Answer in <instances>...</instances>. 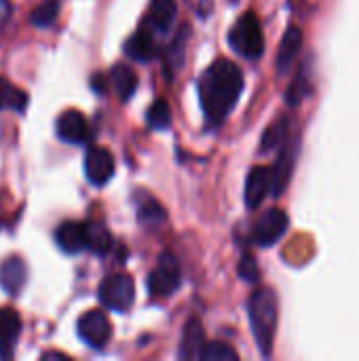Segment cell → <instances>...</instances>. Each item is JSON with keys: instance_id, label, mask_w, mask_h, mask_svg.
Returning <instances> with one entry per match:
<instances>
[{"instance_id": "6da1fadb", "label": "cell", "mask_w": 359, "mask_h": 361, "mask_svg": "<svg viewBox=\"0 0 359 361\" xmlns=\"http://www.w3.org/2000/svg\"><path fill=\"white\" fill-rule=\"evenodd\" d=\"M243 91V72L231 59H216L199 78V102L209 125H220Z\"/></svg>"}, {"instance_id": "7a4b0ae2", "label": "cell", "mask_w": 359, "mask_h": 361, "mask_svg": "<svg viewBox=\"0 0 359 361\" xmlns=\"http://www.w3.org/2000/svg\"><path fill=\"white\" fill-rule=\"evenodd\" d=\"M248 315L252 334L256 338V345L262 355H271L275 332H277V319H279V305L277 296L271 288H260L250 296L248 302Z\"/></svg>"}, {"instance_id": "3957f363", "label": "cell", "mask_w": 359, "mask_h": 361, "mask_svg": "<svg viewBox=\"0 0 359 361\" xmlns=\"http://www.w3.org/2000/svg\"><path fill=\"white\" fill-rule=\"evenodd\" d=\"M229 44L245 59H258L264 53V34L256 13H243L229 32Z\"/></svg>"}, {"instance_id": "277c9868", "label": "cell", "mask_w": 359, "mask_h": 361, "mask_svg": "<svg viewBox=\"0 0 359 361\" xmlns=\"http://www.w3.org/2000/svg\"><path fill=\"white\" fill-rule=\"evenodd\" d=\"M182 283V271L174 254L163 252L157 260V267L148 275V292L157 298L171 296Z\"/></svg>"}, {"instance_id": "5b68a950", "label": "cell", "mask_w": 359, "mask_h": 361, "mask_svg": "<svg viewBox=\"0 0 359 361\" xmlns=\"http://www.w3.org/2000/svg\"><path fill=\"white\" fill-rule=\"evenodd\" d=\"M99 300L106 309L125 313L135 300V286L129 275H112L99 283Z\"/></svg>"}, {"instance_id": "8992f818", "label": "cell", "mask_w": 359, "mask_h": 361, "mask_svg": "<svg viewBox=\"0 0 359 361\" xmlns=\"http://www.w3.org/2000/svg\"><path fill=\"white\" fill-rule=\"evenodd\" d=\"M288 226H290V218L284 209H279V207L267 209L258 218V222L252 231V241L260 247H271L286 235Z\"/></svg>"}, {"instance_id": "52a82bcc", "label": "cell", "mask_w": 359, "mask_h": 361, "mask_svg": "<svg viewBox=\"0 0 359 361\" xmlns=\"http://www.w3.org/2000/svg\"><path fill=\"white\" fill-rule=\"evenodd\" d=\"M78 336L83 343H87L93 349H104L112 336V324L108 319V315L104 311H87L80 319H78Z\"/></svg>"}, {"instance_id": "ba28073f", "label": "cell", "mask_w": 359, "mask_h": 361, "mask_svg": "<svg viewBox=\"0 0 359 361\" xmlns=\"http://www.w3.org/2000/svg\"><path fill=\"white\" fill-rule=\"evenodd\" d=\"M85 173H87V180L95 186H104L106 182H110L114 173V159L110 150L99 148V146L89 148L85 157Z\"/></svg>"}, {"instance_id": "9c48e42d", "label": "cell", "mask_w": 359, "mask_h": 361, "mask_svg": "<svg viewBox=\"0 0 359 361\" xmlns=\"http://www.w3.org/2000/svg\"><path fill=\"white\" fill-rule=\"evenodd\" d=\"M57 135L68 144H85L89 137V123L78 110H66L57 116Z\"/></svg>"}, {"instance_id": "30bf717a", "label": "cell", "mask_w": 359, "mask_h": 361, "mask_svg": "<svg viewBox=\"0 0 359 361\" xmlns=\"http://www.w3.org/2000/svg\"><path fill=\"white\" fill-rule=\"evenodd\" d=\"M300 49H303V30L296 27V25H290L286 30V34L281 38V44H279V51H277V63H275V68H277V74L279 76H284V74L290 72V68L296 61Z\"/></svg>"}, {"instance_id": "8fae6325", "label": "cell", "mask_w": 359, "mask_h": 361, "mask_svg": "<svg viewBox=\"0 0 359 361\" xmlns=\"http://www.w3.org/2000/svg\"><path fill=\"white\" fill-rule=\"evenodd\" d=\"M269 192H271V169L254 167L245 180V205L250 209H258Z\"/></svg>"}, {"instance_id": "7c38bea8", "label": "cell", "mask_w": 359, "mask_h": 361, "mask_svg": "<svg viewBox=\"0 0 359 361\" xmlns=\"http://www.w3.org/2000/svg\"><path fill=\"white\" fill-rule=\"evenodd\" d=\"M294 163H296V142H290L286 144L284 152L279 154L275 167L271 169V192L273 195H281L292 178V169H294Z\"/></svg>"}, {"instance_id": "4fadbf2b", "label": "cell", "mask_w": 359, "mask_h": 361, "mask_svg": "<svg viewBox=\"0 0 359 361\" xmlns=\"http://www.w3.org/2000/svg\"><path fill=\"white\" fill-rule=\"evenodd\" d=\"M28 281V267L21 258L13 256L0 264V286L8 296H17Z\"/></svg>"}, {"instance_id": "5bb4252c", "label": "cell", "mask_w": 359, "mask_h": 361, "mask_svg": "<svg viewBox=\"0 0 359 361\" xmlns=\"http://www.w3.org/2000/svg\"><path fill=\"white\" fill-rule=\"evenodd\" d=\"M19 334H21V319L17 311L8 307L0 309V355L11 357Z\"/></svg>"}, {"instance_id": "9a60e30c", "label": "cell", "mask_w": 359, "mask_h": 361, "mask_svg": "<svg viewBox=\"0 0 359 361\" xmlns=\"http://www.w3.org/2000/svg\"><path fill=\"white\" fill-rule=\"evenodd\" d=\"M205 347V332L199 319H190L184 328L182 334V345H180V357L182 360H199L201 351Z\"/></svg>"}, {"instance_id": "2e32d148", "label": "cell", "mask_w": 359, "mask_h": 361, "mask_svg": "<svg viewBox=\"0 0 359 361\" xmlns=\"http://www.w3.org/2000/svg\"><path fill=\"white\" fill-rule=\"evenodd\" d=\"M154 51H157L154 38L146 27L131 34L125 42V55L135 61H150L154 57Z\"/></svg>"}, {"instance_id": "e0dca14e", "label": "cell", "mask_w": 359, "mask_h": 361, "mask_svg": "<svg viewBox=\"0 0 359 361\" xmlns=\"http://www.w3.org/2000/svg\"><path fill=\"white\" fill-rule=\"evenodd\" d=\"M55 241L61 252L66 254H78L85 250V228L78 222H63L55 231Z\"/></svg>"}, {"instance_id": "ac0fdd59", "label": "cell", "mask_w": 359, "mask_h": 361, "mask_svg": "<svg viewBox=\"0 0 359 361\" xmlns=\"http://www.w3.org/2000/svg\"><path fill=\"white\" fill-rule=\"evenodd\" d=\"M83 228H85V247H89L93 254H106L112 247V235L104 222L89 220L87 224H83Z\"/></svg>"}, {"instance_id": "d6986e66", "label": "cell", "mask_w": 359, "mask_h": 361, "mask_svg": "<svg viewBox=\"0 0 359 361\" xmlns=\"http://www.w3.org/2000/svg\"><path fill=\"white\" fill-rule=\"evenodd\" d=\"M178 6L176 0H150V8H148V17L146 21L161 32H167L176 19Z\"/></svg>"}, {"instance_id": "ffe728a7", "label": "cell", "mask_w": 359, "mask_h": 361, "mask_svg": "<svg viewBox=\"0 0 359 361\" xmlns=\"http://www.w3.org/2000/svg\"><path fill=\"white\" fill-rule=\"evenodd\" d=\"M110 78H112V85H114V91H116L118 99H121V102L131 99V95L135 93V87H138V76H135V72H133L129 66H125V63H116V66L112 68Z\"/></svg>"}, {"instance_id": "44dd1931", "label": "cell", "mask_w": 359, "mask_h": 361, "mask_svg": "<svg viewBox=\"0 0 359 361\" xmlns=\"http://www.w3.org/2000/svg\"><path fill=\"white\" fill-rule=\"evenodd\" d=\"M28 106V93L17 89L13 82L0 76V110H17L23 112Z\"/></svg>"}, {"instance_id": "7402d4cb", "label": "cell", "mask_w": 359, "mask_h": 361, "mask_svg": "<svg viewBox=\"0 0 359 361\" xmlns=\"http://www.w3.org/2000/svg\"><path fill=\"white\" fill-rule=\"evenodd\" d=\"M138 220L146 226H159L167 220V214L163 209V205L150 197H144V201L138 207Z\"/></svg>"}, {"instance_id": "603a6c76", "label": "cell", "mask_w": 359, "mask_h": 361, "mask_svg": "<svg viewBox=\"0 0 359 361\" xmlns=\"http://www.w3.org/2000/svg\"><path fill=\"white\" fill-rule=\"evenodd\" d=\"M59 6H61L59 0H44L40 6H36L30 13V23L36 27H49L59 17Z\"/></svg>"}, {"instance_id": "cb8c5ba5", "label": "cell", "mask_w": 359, "mask_h": 361, "mask_svg": "<svg viewBox=\"0 0 359 361\" xmlns=\"http://www.w3.org/2000/svg\"><path fill=\"white\" fill-rule=\"evenodd\" d=\"M288 123H290V118L284 116V118H279L277 123H273L267 129V133L262 137V146H260L262 152H269V150H273V148H277L279 144L286 142V137H288Z\"/></svg>"}, {"instance_id": "d4e9b609", "label": "cell", "mask_w": 359, "mask_h": 361, "mask_svg": "<svg viewBox=\"0 0 359 361\" xmlns=\"http://www.w3.org/2000/svg\"><path fill=\"white\" fill-rule=\"evenodd\" d=\"M146 121H148V125H150L152 129H159V131L167 129V127L171 125V112H169L167 102H165V99H157V102L148 108Z\"/></svg>"}, {"instance_id": "484cf974", "label": "cell", "mask_w": 359, "mask_h": 361, "mask_svg": "<svg viewBox=\"0 0 359 361\" xmlns=\"http://www.w3.org/2000/svg\"><path fill=\"white\" fill-rule=\"evenodd\" d=\"M203 361H237L239 355L237 351L231 347V345H224V343H209L203 347L201 351V357Z\"/></svg>"}, {"instance_id": "4316f807", "label": "cell", "mask_w": 359, "mask_h": 361, "mask_svg": "<svg viewBox=\"0 0 359 361\" xmlns=\"http://www.w3.org/2000/svg\"><path fill=\"white\" fill-rule=\"evenodd\" d=\"M239 275L245 281H256L258 279V264L252 256H243L241 264H239Z\"/></svg>"}, {"instance_id": "83f0119b", "label": "cell", "mask_w": 359, "mask_h": 361, "mask_svg": "<svg viewBox=\"0 0 359 361\" xmlns=\"http://www.w3.org/2000/svg\"><path fill=\"white\" fill-rule=\"evenodd\" d=\"M91 85H93V89H95V93H106V80H104V76L102 74H95L93 76V80H91Z\"/></svg>"}, {"instance_id": "f1b7e54d", "label": "cell", "mask_w": 359, "mask_h": 361, "mask_svg": "<svg viewBox=\"0 0 359 361\" xmlns=\"http://www.w3.org/2000/svg\"><path fill=\"white\" fill-rule=\"evenodd\" d=\"M42 360H68V355H63V353H44Z\"/></svg>"}, {"instance_id": "f546056e", "label": "cell", "mask_w": 359, "mask_h": 361, "mask_svg": "<svg viewBox=\"0 0 359 361\" xmlns=\"http://www.w3.org/2000/svg\"><path fill=\"white\" fill-rule=\"evenodd\" d=\"M8 15V2L6 0H0V19H4Z\"/></svg>"}]
</instances>
